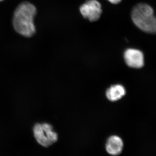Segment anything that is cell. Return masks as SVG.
Returning <instances> with one entry per match:
<instances>
[{
  "label": "cell",
  "mask_w": 156,
  "mask_h": 156,
  "mask_svg": "<svg viewBox=\"0 0 156 156\" xmlns=\"http://www.w3.org/2000/svg\"><path fill=\"white\" fill-rule=\"evenodd\" d=\"M37 14L36 7L29 2L20 3L13 14L12 24L17 33L26 37L33 36L36 32L34 18Z\"/></svg>",
  "instance_id": "cell-1"
},
{
  "label": "cell",
  "mask_w": 156,
  "mask_h": 156,
  "mask_svg": "<svg viewBox=\"0 0 156 156\" xmlns=\"http://www.w3.org/2000/svg\"><path fill=\"white\" fill-rule=\"evenodd\" d=\"M131 18L135 25L141 30L156 34V16L149 5L143 3L136 5L132 10Z\"/></svg>",
  "instance_id": "cell-2"
},
{
  "label": "cell",
  "mask_w": 156,
  "mask_h": 156,
  "mask_svg": "<svg viewBox=\"0 0 156 156\" xmlns=\"http://www.w3.org/2000/svg\"><path fill=\"white\" fill-rule=\"evenodd\" d=\"M34 133L37 141L44 147L52 145L58 140V134L53 131L52 126L47 123L36 124Z\"/></svg>",
  "instance_id": "cell-3"
},
{
  "label": "cell",
  "mask_w": 156,
  "mask_h": 156,
  "mask_svg": "<svg viewBox=\"0 0 156 156\" xmlns=\"http://www.w3.org/2000/svg\"><path fill=\"white\" fill-rule=\"evenodd\" d=\"M83 17L91 22L97 21L102 13L100 3L97 0H88L80 7Z\"/></svg>",
  "instance_id": "cell-4"
},
{
  "label": "cell",
  "mask_w": 156,
  "mask_h": 156,
  "mask_svg": "<svg viewBox=\"0 0 156 156\" xmlns=\"http://www.w3.org/2000/svg\"><path fill=\"white\" fill-rule=\"evenodd\" d=\"M124 58L128 66L134 68H140L144 64V56L140 50L128 49L124 53Z\"/></svg>",
  "instance_id": "cell-5"
},
{
  "label": "cell",
  "mask_w": 156,
  "mask_h": 156,
  "mask_svg": "<svg viewBox=\"0 0 156 156\" xmlns=\"http://www.w3.org/2000/svg\"><path fill=\"white\" fill-rule=\"evenodd\" d=\"M124 148V143L119 136L113 135L107 140L105 149L108 153L113 156H119L122 153Z\"/></svg>",
  "instance_id": "cell-6"
},
{
  "label": "cell",
  "mask_w": 156,
  "mask_h": 156,
  "mask_svg": "<svg viewBox=\"0 0 156 156\" xmlns=\"http://www.w3.org/2000/svg\"><path fill=\"white\" fill-rule=\"evenodd\" d=\"M126 94L125 88L121 85L112 86L107 90L106 97L111 101H115L119 100Z\"/></svg>",
  "instance_id": "cell-7"
},
{
  "label": "cell",
  "mask_w": 156,
  "mask_h": 156,
  "mask_svg": "<svg viewBox=\"0 0 156 156\" xmlns=\"http://www.w3.org/2000/svg\"><path fill=\"white\" fill-rule=\"evenodd\" d=\"M108 1L112 4L116 5V4H119V3L121 2L122 0H108Z\"/></svg>",
  "instance_id": "cell-8"
},
{
  "label": "cell",
  "mask_w": 156,
  "mask_h": 156,
  "mask_svg": "<svg viewBox=\"0 0 156 156\" xmlns=\"http://www.w3.org/2000/svg\"><path fill=\"white\" fill-rule=\"evenodd\" d=\"M4 0H0V2H2V1H4Z\"/></svg>",
  "instance_id": "cell-9"
}]
</instances>
